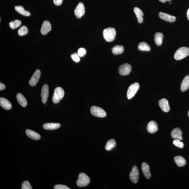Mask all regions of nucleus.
<instances>
[{"instance_id":"nucleus-35","label":"nucleus","mask_w":189,"mask_h":189,"mask_svg":"<svg viewBox=\"0 0 189 189\" xmlns=\"http://www.w3.org/2000/svg\"><path fill=\"white\" fill-rule=\"evenodd\" d=\"M71 58L72 59H73V60L75 62H79L80 61V58H79V57L78 54L76 53H75L71 55Z\"/></svg>"},{"instance_id":"nucleus-21","label":"nucleus","mask_w":189,"mask_h":189,"mask_svg":"<svg viewBox=\"0 0 189 189\" xmlns=\"http://www.w3.org/2000/svg\"><path fill=\"white\" fill-rule=\"evenodd\" d=\"M26 133L28 137L32 140H40V138L39 134L30 130L27 129L26 130Z\"/></svg>"},{"instance_id":"nucleus-22","label":"nucleus","mask_w":189,"mask_h":189,"mask_svg":"<svg viewBox=\"0 0 189 189\" xmlns=\"http://www.w3.org/2000/svg\"><path fill=\"white\" fill-rule=\"evenodd\" d=\"M134 11L136 16L139 23H142L143 22V16L144 14L141 9L137 7L134 8Z\"/></svg>"},{"instance_id":"nucleus-16","label":"nucleus","mask_w":189,"mask_h":189,"mask_svg":"<svg viewBox=\"0 0 189 189\" xmlns=\"http://www.w3.org/2000/svg\"><path fill=\"white\" fill-rule=\"evenodd\" d=\"M182 130L178 128L173 129L171 132V136L172 138L178 139L180 140H182Z\"/></svg>"},{"instance_id":"nucleus-42","label":"nucleus","mask_w":189,"mask_h":189,"mask_svg":"<svg viewBox=\"0 0 189 189\" xmlns=\"http://www.w3.org/2000/svg\"><path fill=\"white\" fill-rule=\"evenodd\" d=\"M170 3V4H171V3Z\"/></svg>"},{"instance_id":"nucleus-7","label":"nucleus","mask_w":189,"mask_h":189,"mask_svg":"<svg viewBox=\"0 0 189 189\" xmlns=\"http://www.w3.org/2000/svg\"><path fill=\"white\" fill-rule=\"evenodd\" d=\"M139 176L138 168L136 166H134L132 167V171L130 173L129 177L131 181L134 183H137L138 182Z\"/></svg>"},{"instance_id":"nucleus-33","label":"nucleus","mask_w":189,"mask_h":189,"mask_svg":"<svg viewBox=\"0 0 189 189\" xmlns=\"http://www.w3.org/2000/svg\"><path fill=\"white\" fill-rule=\"evenodd\" d=\"M21 188L22 189H32V188L30 183L27 181H25L23 183Z\"/></svg>"},{"instance_id":"nucleus-12","label":"nucleus","mask_w":189,"mask_h":189,"mask_svg":"<svg viewBox=\"0 0 189 189\" xmlns=\"http://www.w3.org/2000/svg\"><path fill=\"white\" fill-rule=\"evenodd\" d=\"M159 16L162 19L170 23L174 22L176 19L175 17L162 12H159Z\"/></svg>"},{"instance_id":"nucleus-19","label":"nucleus","mask_w":189,"mask_h":189,"mask_svg":"<svg viewBox=\"0 0 189 189\" xmlns=\"http://www.w3.org/2000/svg\"><path fill=\"white\" fill-rule=\"evenodd\" d=\"M189 88V75L186 76L183 79L181 85V90L182 92L186 91Z\"/></svg>"},{"instance_id":"nucleus-23","label":"nucleus","mask_w":189,"mask_h":189,"mask_svg":"<svg viewBox=\"0 0 189 189\" xmlns=\"http://www.w3.org/2000/svg\"><path fill=\"white\" fill-rule=\"evenodd\" d=\"M163 34L161 32H157L154 34V41L156 45L158 46L162 45L163 39Z\"/></svg>"},{"instance_id":"nucleus-38","label":"nucleus","mask_w":189,"mask_h":189,"mask_svg":"<svg viewBox=\"0 0 189 189\" xmlns=\"http://www.w3.org/2000/svg\"><path fill=\"white\" fill-rule=\"evenodd\" d=\"M5 88V86L4 84L1 83H0V90L1 91V90L4 89Z\"/></svg>"},{"instance_id":"nucleus-2","label":"nucleus","mask_w":189,"mask_h":189,"mask_svg":"<svg viewBox=\"0 0 189 189\" xmlns=\"http://www.w3.org/2000/svg\"><path fill=\"white\" fill-rule=\"evenodd\" d=\"M189 55V48L183 47L179 48L174 54V58L176 60H180Z\"/></svg>"},{"instance_id":"nucleus-24","label":"nucleus","mask_w":189,"mask_h":189,"mask_svg":"<svg viewBox=\"0 0 189 189\" xmlns=\"http://www.w3.org/2000/svg\"><path fill=\"white\" fill-rule=\"evenodd\" d=\"M17 101L20 105L23 107H25L27 105V102L24 96L21 93H17Z\"/></svg>"},{"instance_id":"nucleus-6","label":"nucleus","mask_w":189,"mask_h":189,"mask_svg":"<svg viewBox=\"0 0 189 189\" xmlns=\"http://www.w3.org/2000/svg\"><path fill=\"white\" fill-rule=\"evenodd\" d=\"M140 85L138 83L136 82L131 85L128 89L127 96L128 99H131L135 96L138 89Z\"/></svg>"},{"instance_id":"nucleus-1","label":"nucleus","mask_w":189,"mask_h":189,"mask_svg":"<svg viewBox=\"0 0 189 189\" xmlns=\"http://www.w3.org/2000/svg\"><path fill=\"white\" fill-rule=\"evenodd\" d=\"M103 33L104 39L107 42H110L115 39L116 31L114 28L108 27L104 29Z\"/></svg>"},{"instance_id":"nucleus-28","label":"nucleus","mask_w":189,"mask_h":189,"mask_svg":"<svg viewBox=\"0 0 189 189\" xmlns=\"http://www.w3.org/2000/svg\"><path fill=\"white\" fill-rule=\"evenodd\" d=\"M116 145V142L114 139H110L107 142L105 146L106 150L109 151L113 149Z\"/></svg>"},{"instance_id":"nucleus-10","label":"nucleus","mask_w":189,"mask_h":189,"mask_svg":"<svg viewBox=\"0 0 189 189\" xmlns=\"http://www.w3.org/2000/svg\"><path fill=\"white\" fill-rule=\"evenodd\" d=\"M41 71L40 70L37 69L34 73L29 81V84L32 86L35 85L38 82L40 77Z\"/></svg>"},{"instance_id":"nucleus-15","label":"nucleus","mask_w":189,"mask_h":189,"mask_svg":"<svg viewBox=\"0 0 189 189\" xmlns=\"http://www.w3.org/2000/svg\"><path fill=\"white\" fill-rule=\"evenodd\" d=\"M147 129L148 132L150 133H154L158 130V126L157 123L154 121L149 122L148 124Z\"/></svg>"},{"instance_id":"nucleus-36","label":"nucleus","mask_w":189,"mask_h":189,"mask_svg":"<svg viewBox=\"0 0 189 189\" xmlns=\"http://www.w3.org/2000/svg\"><path fill=\"white\" fill-rule=\"evenodd\" d=\"M54 189H70L69 187L64 185H57L54 186Z\"/></svg>"},{"instance_id":"nucleus-13","label":"nucleus","mask_w":189,"mask_h":189,"mask_svg":"<svg viewBox=\"0 0 189 189\" xmlns=\"http://www.w3.org/2000/svg\"><path fill=\"white\" fill-rule=\"evenodd\" d=\"M159 107L162 111L167 112L169 111L170 107L168 104V102L165 98H162L159 101Z\"/></svg>"},{"instance_id":"nucleus-20","label":"nucleus","mask_w":189,"mask_h":189,"mask_svg":"<svg viewBox=\"0 0 189 189\" xmlns=\"http://www.w3.org/2000/svg\"><path fill=\"white\" fill-rule=\"evenodd\" d=\"M61 125L59 123H47L43 125V128L47 130H53L60 127Z\"/></svg>"},{"instance_id":"nucleus-31","label":"nucleus","mask_w":189,"mask_h":189,"mask_svg":"<svg viewBox=\"0 0 189 189\" xmlns=\"http://www.w3.org/2000/svg\"><path fill=\"white\" fill-rule=\"evenodd\" d=\"M28 33V29L27 27L23 26L18 29V33L20 36L25 35Z\"/></svg>"},{"instance_id":"nucleus-25","label":"nucleus","mask_w":189,"mask_h":189,"mask_svg":"<svg viewBox=\"0 0 189 189\" xmlns=\"http://www.w3.org/2000/svg\"><path fill=\"white\" fill-rule=\"evenodd\" d=\"M174 160L176 164L179 167L184 166L186 163L185 158L181 156H176L174 157Z\"/></svg>"},{"instance_id":"nucleus-30","label":"nucleus","mask_w":189,"mask_h":189,"mask_svg":"<svg viewBox=\"0 0 189 189\" xmlns=\"http://www.w3.org/2000/svg\"><path fill=\"white\" fill-rule=\"evenodd\" d=\"M21 24V22L18 20H15V21L10 22L9 23V26L11 29H15L19 27Z\"/></svg>"},{"instance_id":"nucleus-9","label":"nucleus","mask_w":189,"mask_h":189,"mask_svg":"<svg viewBox=\"0 0 189 189\" xmlns=\"http://www.w3.org/2000/svg\"><path fill=\"white\" fill-rule=\"evenodd\" d=\"M85 7L82 3H79L74 10V14L77 18H80L85 13Z\"/></svg>"},{"instance_id":"nucleus-27","label":"nucleus","mask_w":189,"mask_h":189,"mask_svg":"<svg viewBox=\"0 0 189 189\" xmlns=\"http://www.w3.org/2000/svg\"><path fill=\"white\" fill-rule=\"evenodd\" d=\"M138 48L140 50L143 51H149L151 49L150 45L144 42H142L139 43Z\"/></svg>"},{"instance_id":"nucleus-3","label":"nucleus","mask_w":189,"mask_h":189,"mask_svg":"<svg viewBox=\"0 0 189 189\" xmlns=\"http://www.w3.org/2000/svg\"><path fill=\"white\" fill-rule=\"evenodd\" d=\"M90 181L89 178L86 174L84 173H80L78 176L76 184L79 187H84L88 185Z\"/></svg>"},{"instance_id":"nucleus-39","label":"nucleus","mask_w":189,"mask_h":189,"mask_svg":"<svg viewBox=\"0 0 189 189\" xmlns=\"http://www.w3.org/2000/svg\"><path fill=\"white\" fill-rule=\"evenodd\" d=\"M159 1H160V2H161L162 3H165L166 1H172V0H159Z\"/></svg>"},{"instance_id":"nucleus-32","label":"nucleus","mask_w":189,"mask_h":189,"mask_svg":"<svg viewBox=\"0 0 189 189\" xmlns=\"http://www.w3.org/2000/svg\"><path fill=\"white\" fill-rule=\"evenodd\" d=\"M173 144L175 146L178 148L182 149L184 148V144L183 142H181V140L178 139H175L173 140Z\"/></svg>"},{"instance_id":"nucleus-37","label":"nucleus","mask_w":189,"mask_h":189,"mask_svg":"<svg viewBox=\"0 0 189 189\" xmlns=\"http://www.w3.org/2000/svg\"><path fill=\"white\" fill-rule=\"evenodd\" d=\"M63 0H53L54 3L57 6L60 5L62 4Z\"/></svg>"},{"instance_id":"nucleus-18","label":"nucleus","mask_w":189,"mask_h":189,"mask_svg":"<svg viewBox=\"0 0 189 189\" xmlns=\"http://www.w3.org/2000/svg\"><path fill=\"white\" fill-rule=\"evenodd\" d=\"M0 105L3 108L9 110L11 108L12 104L7 100L3 98H0Z\"/></svg>"},{"instance_id":"nucleus-34","label":"nucleus","mask_w":189,"mask_h":189,"mask_svg":"<svg viewBox=\"0 0 189 189\" xmlns=\"http://www.w3.org/2000/svg\"><path fill=\"white\" fill-rule=\"evenodd\" d=\"M86 53V51L85 48H79L77 51V54L79 57H83Z\"/></svg>"},{"instance_id":"nucleus-8","label":"nucleus","mask_w":189,"mask_h":189,"mask_svg":"<svg viewBox=\"0 0 189 189\" xmlns=\"http://www.w3.org/2000/svg\"><path fill=\"white\" fill-rule=\"evenodd\" d=\"M132 68V66L129 64H124L120 65L119 67V73L121 75H127L130 73Z\"/></svg>"},{"instance_id":"nucleus-5","label":"nucleus","mask_w":189,"mask_h":189,"mask_svg":"<svg viewBox=\"0 0 189 189\" xmlns=\"http://www.w3.org/2000/svg\"><path fill=\"white\" fill-rule=\"evenodd\" d=\"M90 112L92 115L98 118H104L107 115V114L104 109L95 106H92L90 108Z\"/></svg>"},{"instance_id":"nucleus-11","label":"nucleus","mask_w":189,"mask_h":189,"mask_svg":"<svg viewBox=\"0 0 189 189\" xmlns=\"http://www.w3.org/2000/svg\"><path fill=\"white\" fill-rule=\"evenodd\" d=\"M49 95V87L46 84L43 85L42 87L41 92V97L42 102L45 104L47 101Z\"/></svg>"},{"instance_id":"nucleus-40","label":"nucleus","mask_w":189,"mask_h":189,"mask_svg":"<svg viewBox=\"0 0 189 189\" xmlns=\"http://www.w3.org/2000/svg\"><path fill=\"white\" fill-rule=\"evenodd\" d=\"M187 18H188V20H189V8L188 9V10H187Z\"/></svg>"},{"instance_id":"nucleus-41","label":"nucleus","mask_w":189,"mask_h":189,"mask_svg":"<svg viewBox=\"0 0 189 189\" xmlns=\"http://www.w3.org/2000/svg\"><path fill=\"white\" fill-rule=\"evenodd\" d=\"M188 116L189 117V110L188 112Z\"/></svg>"},{"instance_id":"nucleus-14","label":"nucleus","mask_w":189,"mask_h":189,"mask_svg":"<svg viewBox=\"0 0 189 189\" xmlns=\"http://www.w3.org/2000/svg\"><path fill=\"white\" fill-rule=\"evenodd\" d=\"M51 26L50 23L47 20H45L42 24L41 29V33L43 35H46L51 30Z\"/></svg>"},{"instance_id":"nucleus-26","label":"nucleus","mask_w":189,"mask_h":189,"mask_svg":"<svg viewBox=\"0 0 189 189\" xmlns=\"http://www.w3.org/2000/svg\"><path fill=\"white\" fill-rule=\"evenodd\" d=\"M15 11L18 13L24 16H29L31 15L30 12L25 10L24 7L21 6H17L15 7Z\"/></svg>"},{"instance_id":"nucleus-17","label":"nucleus","mask_w":189,"mask_h":189,"mask_svg":"<svg viewBox=\"0 0 189 189\" xmlns=\"http://www.w3.org/2000/svg\"><path fill=\"white\" fill-rule=\"evenodd\" d=\"M142 170L145 177L147 179H149L151 177V174L150 171L149 165L145 162H143L142 165Z\"/></svg>"},{"instance_id":"nucleus-4","label":"nucleus","mask_w":189,"mask_h":189,"mask_svg":"<svg viewBox=\"0 0 189 189\" xmlns=\"http://www.w3.org/2000/svg\"><path fill=\"white\" fill-rule=\"evenodd\" d=\"M65 92L63 89L58 87L55 89L52 97V101L54 104H57L63 97Z\"/></svg>"},{"instance_id":"nucleus-29","label":"nucleus","mask_w":189,"mask_h":189,"mask_svg":"<svg viewBox=\"0 0 189 189\" xmlns=\"http://www.w3.org/2000/svg\"><path fill=\"white\" fill-rule=\"evenodd\" d=\"M124 51V48L122 46L116 45L114 46L112 49V51L113 54L115 55H118L122 53Z\"/></svg>"}]
</instances>
